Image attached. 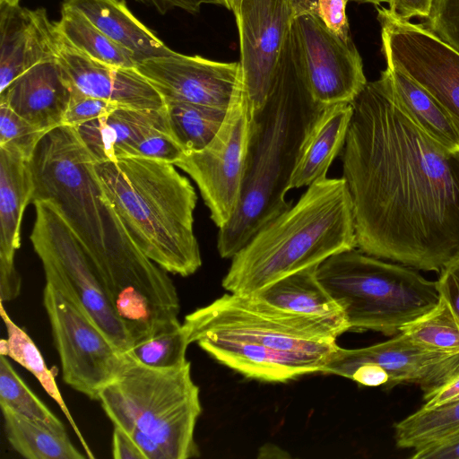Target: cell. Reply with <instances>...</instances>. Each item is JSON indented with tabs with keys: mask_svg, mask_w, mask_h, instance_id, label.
<instances>
[{
	"mask_svg": "<svg viewBox=\"0 0 459 459\" xmlns=\"http://www.w3.org/2000/svg\"><path fill=\"white\" fill-rule=\"evenodd\" d=\"M324 108L309 91L290 28L267 100L250 123L238 205L218 232L221 257L231 259L264 225L291 206L285 195Z\"/></svg>",
	"mask_w": 459,
	"mask_h": 459,
	"instance_id": "2",
	"label": "cell"
},
{
	"mask_svg": "<svg viewBox=\"0 0 459 459\" xmlns=\"http://www.w3.org/2000/svg\"><path fill=\"white\" fill-rule=\"evenodd\" d=\"M434 0H389L388 10L396 17L409 21L411 18L427 19Z\"/></svg>",
	"mask_w": 459,
	"mask_h": 459,
	"instance_id": "41",
	"label": "cell"
},
{
	"mask_svg": "<svg viewBox=\"0 0 459 459\" xmlns=\"http://www.w3.org/2000/svg\"><path fill=\"white\" fill-rule=\"evenodd\" d=\"M74 128L96 162L143 157L175 165L184 154L170 134L165 108L118 107Z\"/></svg>",
	"mask_w": 459,
	"mask_h": 459,
	"instance_id": "16",
	"label": "cell"
},
{
	"mask_svg": "<svg viewBox=\"0 0 459 459\" xmlns=\"http://www.w3.org/2000/svg\"><path fill=\"white\" fill-rule=\"evenodd\" d=\"M136 68L165 104L188 102L223 109L230 105L238 75V62H218L176 51L143 60Z\"/></svg>",
	"mask_w": 459,
	"mask_h": 459,
	"instance_id": "18",
	"label": "cell"
},
{
	"mask_svg": "<svg viewBox=\"0 0 459 459\" xmlns=\"http://www.w3.org/2000/svg\"><path fill=\"white\" fill-rule=\"evenodd\" d=\"M425 20V28L459 52V0H434Z\"/></svg>",
	"mask_w": 459,
	"mask_h": 459,
	"instance_id": "36",
	"label": "cell"
},
{
	"mask_svg": "<svg viewBox=\"0 0 459 459\" xmlns=\"http://www.w3.org/2000/svg\"><path fill=\"white\" fill-rule=\"evenodd\" d=\"M95 160L74 126L49 130L30 158L31 203L53 204L83 246L92 264L106 248V204Z\"/></svg>",
	"mask_w": 459,
	"mask_h": 459,
	"instance_id": "8",
	"label": "cell"
},
{
	"mask_svg": "<svg viewBox=\"0 0 459 459\" xmlns=\"http://www.w3.org/2000/svg\"><path fill=\"white\" fill-rule=\"evenodd\" d=\"M438 273L436 283L440 297L448 304L459 321V253Z\"/></svg>",
	"mask_w": 459,
	"mask_h": 459,
	"instance_id": "39",
	"label": "cell"
},
{
	"mask_svg": "<svg viewBox=\"0 0 459 459\" xmlns=\"http://www.w3.org/2000/svg\"><path fill=\"white\" fill-rule=\"evenodd\" d=\"M51 40L56 57L72 83L82 93L135 109H162L164 100L137 70L110 66L74 48L53 22Z\"/></svg>",
	"mask_w": 459,
	"mask_h": 459,
	"instance_id": "19",
	"label": "cell"
},
{
	"mask_svg": "<svg viewBox=\"0 0 459 459\" xmlns=\"http://www.w3.org/2000/svg\"><path fill=\"white\" fill-rule=\"evenodd\" d=\"M154 8L160 14H165L174 9H181L195 14L200 12L206 4H219L218 0H134Z\"/></svg>",
	"mask_w": 459,
	"mask_h": 459,
	"instance_id": "44",
	"label": "cell"
},
{
	"mask_svg": "<svg viewBox=\"0 0 459 459\" xmlns=\"http://www.w3.org/2000/svg\"><path fill=\"white\" fill-rule=\"evenodd\" d=\"M1 406L4 426L12 447L27 459H84L65 430Z\"/></svg>",
	"mask_w": 459,
	"mask_h": 459,
	"instance_id": "27",
	"label": "cell"
},
{
	"mask_svg": "<svg viewBox=\"0 0 459 459\" xmlns=\"http://www.w3.org/2000/svg\"><path fill=\"white\" fill-rule=\"evenodd\" d=\"M380 78L395 104L420 129L449 151H459V134L447 113L420 84L403 73L386 68Z\"/></svg>",
	"mask_w": 459,
	"mask_h": 459,
	"instance_id": "26",
	"label": "cell"
},
{
	"mask_svg": "<svg viewBox=\"0 0 459 459\" xmlns=\"http://www.w3.org/2000/svg\"><path fill=\"white\" fill-rule=\"evenodd\" d=\"M0 313L7 332V338L0 341V354L13 359L39 380L47 394L59 405L72 425L75 434L79 437L82 447L86 451L87 456L93 458L94 455L75 424L61 395L55 377L51 370L48 369L39 350L27 333L11 319L4 309L3 302H1Z\"/></svg>",
	"mask_w": 459,
	"mask_h": 459,
	"instance_id": "29",
	"label": "cell"
},
{
	"mask_svg": "<svg viewBox=\"0 0 459 459\" xmlns=\"http://www.w3.org/2000/svg\"><path fill=\"white\" fill-rule=\"evenodd\" d=\"M73 90L74 84L54 52L1 91L0 103L38 129L48 132L63 125Z\"/></svg>",
	"mask_w": 459,
	"mask_h": 459,
	"instance_id": "20",
	"label": "cell"
},
{
	"mask_svg": "<svg viewBox=\"0 0 459 459\" xmlns=\"http://www.w3.org/2000/svg\"><path fill=\"white\" fill-rule=\"evenodd\" d=\"M189 344L183 324L178 319L134 341L126 353L143 365L169 368L187 361L186 355Z\"/></svg>",
	"mask_w": 459,
	"mask_h": 459,
	"instance_id": "32",
	"label": "cell"
},
{
	"mask_svg": "<svg viewBox=\"0 0 459 459\" xmlns=\"http://www.w3.org/2000/svg\"><path fill=\"white\" fill-rule=\"evenodd\" d=\"M63 4L81 12L106 36L130 50L138 63L175 52L133 14L125 0H64Z\"/></svg>",
	"mask_w": 459,
	"mask_h": 459,
	"instance_id": "24",
	"label": "cell"
},
{
	"mask_svg": "<svg viewBox=\"0 0 459 459\" xmlns=\"http://www.w3.org/2000/svg\"><path fill=\"white\" fill-rule=\"evenodd\" d=\"M227 110L188 102L165 104L170 134L184 153L205 148L221 127Z\"/></svg>",
	"mask_w": 459,
	"mask_h": 459,
	"instance_id": "30",
	"label": "cell"
},
{
	"mask_svg": "<svg viewBox=\"0 0 459 459\" xmlns=\"http://www.w3.org/2000/svg\"><path fill=\"white\" fill-rule=\"evenodd\" d=\"M30 234L41 261L46 283L52 285L88 316L123 352L132 345L131 334L115 311L83 246L50 203L36 201Z\"/></svg>",
	"mask_w": 459,
	"mask_h": 459,
	"instance_id": "10",
	"label": "cell"
},
{
	"mask_svg": "<svg viewBox=\"0 0 459 459\" xmlns=\"http://www.w3.org/2000/svg\"><path fill=\"white\" fill-rule=\"evenodd\" d=\"M351 115V103H336L324 108L304 144L290 182V190L309 186L326 177L332 162L344 146Z\"/></svg>",
	"mask_w": 459,
	"mask_h": 459,
	"instance_id": "25",
	"label": "cell"
},
{
	"mask_svg": "<svg viewBox=\"0 0 459 459\" xmlns=\"http://www.w3.org/2000/svg\"><path fill=\"white\" fill-rule=\"evenodd\" d=\"M355 247L353 204L346 182L325 177L235 254L221 284L230 293L252 295Z\"/></svg>",
	"mask_w": 459,
	"mask_h": 459,
	"instance_id": "4",
	"label": "cell"
},
{
	"mask_svg": "<svg viewBox=\"0 0 459 459\" xmlns=\"http://www.w3.org/2000/svg\"><path fill=\"white\" fill-rule=\"evenodd\" d=\"M112 456L115 459H146L133 438L121 428L114 426Z\"/></svg>",
	"mask_w": 459,
	"mask_h": 459,
	"instance_id": "43",
	"label": "cell"
},
{
	"mask_svg": "<svg viewBox=\"0 0 459 459\" xmlns=\"http://www.w3.org/2000/svg\"><path fill=\"white\" fill-rule=\"evenodd\" d=\"M32 193L30 159L12 146H0V266H15L22 217Z\"/></svg>",
	"mask_w": 459,
	"mask_h": 459,
	"instance_id": "23",
	"label": "cell"
},
{
	"mask_svg": "<svg viewBox=\"0 0 459 459\" xmlns=\"http://www.w3.org/2000/svg\"><path fill=\"white\" fill-rule=\"evenodd\" d=\"M46 133L32 126L6 104L0 103V146H12L30 159Z\"/></svg>",
	"mask_w": 459,
	"mask_h": 459,
	"instance_id": "35",
	"label": "cell"
},
{
	"mask_svg": "<svg viewBox=\"0 0 459 459\" xmlns=\"http://www.w3.org/2000/svg\"><path fill=\"white\" fill-rule=\"evenodd\" d=\"M54 24L69 44L91 58L115 67H137L130 50L106 36L78 10L62 4L60 19Z\"/></svg>",
	"mask_w": 459,
	"mask_h": 459,
	"instance_id": "28",
	"label": "cell"
},
{
	"mask_svg": "<svg viewBox=\"0 0 459 459\" xmlns=\"http://www.w3.org/2000/svg\"><path fill=\"white\" fill-rule=\"evenodd\" d=\"M398 448L414 450L459 432V401L434 409L420 407L394 425Z\"/></svg>",
	"mask_w": 459,
	"mask_h": 459,
	"instance_id": "31",
	"label": "cell"
},
{
	"mask_svg": "<svg viewBox=\"0 0 459 459\" xmlns=\"http://www.w3.org/2000/svg\"><path fill=\"white\" fill-rule=\"evenodd\" d=\"M411 451L412 459H459V432Z\"/></svg>",
	"mask_w": 459,
	"mask_h": 459,
	"instance_id": "40",
	"label": "cell"
},
{
	"mask_svg": "<svg viewBox=\"0 0 459 459\" xmlns=\"http://www.w3.org/2000/svg\"><path fill=\"white\" fill-rule=\"evenodd\" d=\"M104 201L106 248L93 266L134 342L178 320L179 298L169 273L140 250L112 206Z\"/></svg>",
	"mask_w": 459,
	"mask_h": 459,
	"instance_id": "9",
	"label": "cell"
},
{
	"mask_svg": "<svg viewBox=\"0 0 459 459\" xmlns=\"http://www.w3.org/2000/svg\"><path fill=\"white\" fill-rule=\"evenodd\" d=\"M0 405L28 418L65 430L63 422L30 390L13 368L7 357L0 354Z\"/></svg>",
	"mask_w": 459,
	"mask_h": 459,
	"instance_id": "34",
	"label": "cell"
},
{
	"mask_svg": "<svg viewBox=\"0 0 459 459\" xmlns=\"http://www.w3.org/2000/svg\"><path fill=\"white\" fill-rule=\"evenodd\" d=\"M401 332L421 346L439 352H459V321L440 297L437 306Z\"/></svg>",
	"mask_w": 459,
	"mask_h": 459,
	"instance_id": "33",
	"label": "cell"
},
{
	"mask_svg": "<svg viewBox=\"0 0 459 459\" xmlns=\"http://www.w3.org/2000/svg\"><path fill=\"white\" fill-rule=\"evenodd\" d=\"M240 60L237 89L250 121L267 100L273 75L291 28V0H242L233 13Z\"/></svg>",
	"mask_w": 459,
	"mask_h": 459,
	"instance_id": "15",
	"label": "cell"
},
{
	"mask_svg": "<svg viewBox=\"0 0 459 459\" xmlns=\"http://www.w3.org/2000/svg\"><path fill=\"white\" fill-rule=\"evenodd\" d=\"M342 150L357 247L437 272L459 253V151L420 129L379 77L351 102Z\"/></svg>",
	"mask_w": 459,
	"mask_h": 459,
	"instance_id": "1",
	"label": "cell"
},
{
	"mask_svg": "<svg viewBox=\"0 0 459 459\" xmlns=\"http://www.w3.org/2000/svg\"><path fill=\"white\" fill-rule=\"evenodd\" d=\"M219 4L225 6L228 10L235 12L242 0H218Z\"/></svg>",
	"mask_w": 459,
	"mask_h": 459,
	"instance_id": "45",
	"label": "cell"
},
{
	"mask_svg": "<svg viewBox=\"0 0 459 459\" xmlns=\"http://www.w3.org/2000/svg\"><path fill=\"white\" fill-rule=\"evenodd\" d=\"M94 170L104 198L145 255L183 277L201 267L196 193L173 163L130 157L95 162Z\"/></svg>",
	"mask_w": 459,
	"mask_h": 459,
	"instance_id": "5",
	"label": "cell"
},
{
	"mask_svg": "<svg viewBox=\"0 0 459 459\" xmlns=\"http://www.w3.org/2000/svg\"><path fill=\"white\" fill-rule=\"evenodd\" d=\"M350 1L356 2L359 4H371L376 6H379L381 4H384V3L388 4L389 0H350Z\"/></svg>",
	"mask_w": 459,
	"mask_h": 459,
	"instance_id": "46",
	"label": "cell"
},
{
	"mask_svg": "<svg viewBox=\"0 0 459 459\" xmlns=\"http://www.w3.org/2000/svg\"><path fill=\"white\" fill-rule=\"evenodd\" d=\"M126 356L116 378L100 394L106 415L125 431L142 432L167 459L198 457L195 429L202 405L190 361L157 368Z\"/></svg>",
	"mask_w": 459,
	"mask_h": 459,
	"instance_id": "6",
	"label": "cell"
},
{
	"mask_svg": "<svg viewBox=\"0 0 459 459\" xmlns=\"http://www.w3.org/2000/svg\"><path fill=\"white\" fill-rule=\"evenodd\" d=\"M118 107L117 104L108 100L86 95L74 85L63 125L77 127L103 117Z\"/></svg>",
	"mask_w": 459,
	"mask_h": 459,
	"instance_id": "37",
	"label": "cell"
},
{
	"mask_svg": "<svg viewBox=\"0 0 459 459\" xmlns=\"http://www.w3.org/2000/svg\"><path fill=\"white\" fill-rule=\"evenodd\" d=\"M350 0H317V13L326 27L345 40L351 39L346 16Z\"/></svg>",
	"mask_w": 459,
	"mask_h": 459,
	"instance_id": "38",
	"label": "cell"
},
{
	"mask_svg": "<svg viewBox=\"0 0 459 459\" xmlns=\"http://www.w3.org/2000/svg\"><path fill=\"white\" fill-rule=\"evenodd\" d=\"M316 266L290 274L252 294L279 311L315 321L337 337L351 331L344 311L316 276Z\"/></svg>",
	"mask_w": 459,
	"mask_h": 459,
	"instance_id": "22",
	"label": "cell"
},
{
	"mask_svg": "<svg viewBox=\"0 0 459 459\" xmlns=\"http://www.w3.org/2000/svg\"><path fill=\"white\" fill-rule=\"evenodd\" d=\"M316 276L354 331L394 336L440 299L436 281L427 280L414 268L355 248L325 259L317 266Z\"/></svg>",
	"mask_w": 459,
	"mask_h": 459,
	"instance_id": "7",
	"label": "cell"
},
{
	"mask_svg": "<svg viewBox=\"0 0 459 459\" xmlns=\"http://www.w3.org/2000/svg\"><path fill=\"white\" fill-rule=\"evenodd\" d=\"M189 343L246 377L287 382L321 372L339 348L324 325L252 295L224 294L186 316Z\"/></svg>",
	"mask_w": 459,
	"mask_h": 459,
	"instance_id": "3",
	"label": "cell"
},
{
	"mask_svg": "<svg viewBox=\"0 0 459 459\" xmlns=\"http://www.w3.org/2000/svg\"><path fill=\"white\" fill-rule=\"evenodd\" d=\"M250 118L237 89L221 127L203 150L185 152L175 163L197 185L210 217L220 229L234 215L245 174Z\"/></svg>",
	"mask_w": 459,
	"mask_h": 459,
	"instance_id": "13",
	"label": "cell"
},
{
	"mask_svg": "<svg viewBox=\"0 0 459 459\" xmlns=\"http://www.w3.org/2000/svg\"><path fill=\"white\" fill-rule=\"evenodd\" d=\"M386 66L408 75L444 108L459 134V52L423 24L377 7Z\"/></svg>",
	"mask_w": 459,
	"mask_h": 459,
	"instance_id": "14",
	"label": "cell"
},
{
	"mask_svg": "<svg viewBox=\"0 0 459 459\" xmlns=\"http://www.w3.org/2000/svg\"><path fill=\"white\" fill-rule=\"evenodd\" d=\"M422 407L434 409L459 401V372L445 384L424 395Z\"/></svg>",
	"mask_w": 459,
	"mask_h": 459,
	"instance_id": "42",
	"label": "cell"
},
{
	"mask_svg": "<svg viewBox=\"0 0 459 459\" xmlns=\"http://www.w3.org/2000/svg\"><path fill=\"white\" fill-rule=\"evenodd\" d=\"M291 30L314 100L326 107L351 103L368 81L352 39L331 31L317 13V0H291Z\"/></svg>",
	"mask_w": 459,
	"mask_h": 459,
	"instance_id": "12",
	"label": "cell"
},
{
	"mask_svg": "<svg viewBox=\"0 0 459 459\" xmlns=\"http://www.w3.org/2000/svg\"><path fill=\"white\" fill-rule=\"evenodd\" d=\"M21 0H0V5H10V6H16L20 5Z\"/></svg>",
	"mask_w": 459,
	"mask_h": 459,
	"instance_id": "47",
	"label": "cell"
},
{
	"mask_svg": "<svg viewBox=\"0 0 459 459\" xmlns=\"http://www.w3.org/2000/svg\"><path fill=\"white\" fill-rule=\"evenodd\" d=\"M43 305L59 355L64 382L90 399L99 401L101 391L122 368L126 352L48 283L43 290Z\"/></svg>",
	"mask_w": 459,
	"mask_h": 459,
	"instance_id": "11",
	"label": "cell"
},
{
	"mask_svg": "<svg viewBox=\"0 0 459 459\" xmlns=\"http://www.w3.org/2000/svg\"><path fill=\"white\" fill-rule=\"evenodd\" d=\"M360 363H372L385 370L390 378L388 389L414 384L425 395L459 372V352L429 350L400 332L386 341L363 348L339 346L322 373L334 375L342 368Z\"/></svg>",
	"mask_w": 459,
	"mask_h": 459,
	"instance_id": "17",
	"label": "cell"
},
{
	"mask_svg": "<svg viewBox=\"0 0 459 459\" xmlns=\"http://www.w3.org/2000/svg\"><path fill=\"white\" fill-rule=\"evenodd\" d=\"M52 25L44 8L0 5V92L54 54Z\"/></svg>",
	"mask_w": 459,
	"mask_h": 459,
	"instance_id": "21",
	"label": "cell"
}]
</instances>
